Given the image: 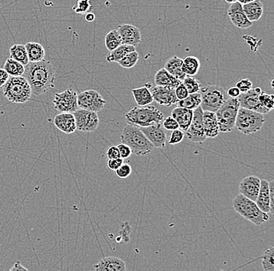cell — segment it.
<instances>
[{
	"label": "cell",
	"mask_w": 274,
	"mask_h": 271,
	"mask_svg": "<svg viewBox=\"0 0 274 271\" xmlns=\"http://www.w3.org/2000/svg\"><path fill=\"white\" fill-rule=\"evenodd\" d=\"M24 67L23 77L28 81L34 95L39 96L55 87V68L49 61L29 62Z\"/></svg>",
	"instance_id": "1"
},
{
	"label": "cell",
	"mask_w": 274,
	"mask_h": 271,
	"mask_svg": "<svg viewBox=\"0 0 274 271\" xmlns=\"http://www.w3.org/2000/svg\"><path fill=\"white\" fill-rule=\"evenodd\" d=\"M121 141L122 143L129 146L134 155H148L154 149V145L144 135L140 127L128 124L122 130Z\"/></svg>",
	"instance_id": "2"
},
{
	"label": "cell",
	"mask_w": 274,
	"mask_h": 271,
	"mask_svg": "<svg viewBox=\"0 0 274 271\" xmlns=\"http://www.w3.org/2000/svg\"><path fill=\"white\" fill-rule=\"evenodd\" d=\"M233 208L238 214L250 221L256 226L262 225L269 221L268 213L261 210L254 201L248 199L242 194H238L233 199Z\"/></svg>",
	"instance_id": "3"
},
{
	"label": "cell",
	"mask_w": 274,
	"mask_h": 271,
	"mask_svg": "<svg viewBox=\"0 0 274 271\" xmlns=\"http://www.w3.org/2000/svg\"><path fill=\"white\" fill-rule=\"evenodd\" d=\"M128 125L134 126L148 127L161 123L164 120V114L154 105L135 106L125 114Z\"/></svg>",
	"instance_id": "4"
},
{
	"label": "cell",
	"mask_w": 274,
	"mask_h": 271,
	"mask_svg": "<svg viewBox=\"0 0 274 271\" xmlns=\"http://www.w3.org/2000/svg\"><path fill=\"white\" fill-rule=\"evenodd\" d=\"M32 91L23 76L11 77L4 86V95L12 103H24L31 98Z\"/></svg>",
	"instance_id": "5"
},
{
	"label": "cell",
	"mask_w": 274,
	"mask_h": 271,
	"mask_svg": "<svg viewBox=\"0 0 274 271\" xmlns=\"http://www.w3.org/2000/svg\"><path fill=\"white\" fill-rule=\"evenodd\" d=\"M265 123L264 115L261 113L240 107L237 114L235 128L245 135H250L260 131Z\"/></svg>",
	"instance_id": "6"
},
{
	"label": "cell",
	"mask_w": 274,
	"mask_h": 271,
	"mask_svg": "<svg viewBox=\"0 0 274 271\" xmlns=\"http://www.w3.org/2000/svg\"><path fill=\"white\" fill-rule=\"evenodd\" d=\"M240 108L238 98H227L216 114L220 132L228 133L235 128L237 114Z\"/></svg>",
	"instance_id": "7"
},
{
	"label": "cell",
	"mask_w": 274,
	"mask_h": 271,
	"mask_svg": "<svg viewBox=\"0 0 274 271\" xmlns=\"http://www.w3.org/2000/svg\"><path fill=\"white\" fill-rule=\"evenodd\" d=\"M199 94L202 111L217 112L226 100L225 89L219 85H208L201 87Z\"/></svg>",
	"instance_id": "8"
},
{
	"label": "cell",
	"mask_w": 274,
	"mask_h": 271,
	"mask_svg": "<svg viewBox=\"0 0 274 271\" xmlns=\"http://www.w3.org/2000/svg\"><path fill=\"white\" fill-rule=\"evenodd\" d=\"M77 104L81 109L98 113L104 109L106 101L99 92L90 89L77 95Z\"/></svg>",
	"instance_id": "9"
},
{
	"label": "cell",
	"mask_w": 274,
	"mask_h": 271,
	"mask_svg": "<svg viewBox=\"0 0 274 271\" xmlns=\"http://www.w3.org/2000/svg\"><path fill=\"white\" fill-rule=\"evenodd\" d=\"M185 132L189 140L196 143H203L208 139L204 133L203 111L200 105L194 110L190 125Z\"/></svg>",
	"instance_id": "10"
},
{
	"label": "cell",
	"mask_w": 274,
	"mask_h": 271,
	"mask_svg": "<svg viewBox=\"0 0 274 271\" xmlns=\"http://www.w3.org/2000/svg\"><path fill=\"white\" fill-rule=\"evenodd\" d=\"M75 118L77 130L84 132H93L98 128L99 118L98 114L84 109H77L73 113Z\"/></svg>",
	"instance_id": "11"
},
{
	"label": "cell",
	"mask_w": 274,
	"mask_h": 271,
	"mask_svg": "<svg viewBox=\"0 0 274 271\" xmlns=\"http://www.w3.org/2000/svg\"><path fill=\"white\" fill-rule=\"evenodd\" d=\"M77 95L76 91L67 88L64 92L55 93L54 95V107L60 113H74L79 109L77 104Z\"/></svg>",
	"instance_id": "12"
},
{
	"label": "cell",
	"mask_w": 274,
	"mask_h": 271,
	"mask_svg": "<svg viewBox=\"0 0 274 271\" xmlns=\"http://www.w3.org/2000/svg\"><path fill=\"white\" fill-rule=\"evenodd\" d=\"M262 91L260 88H255L245 93H241L238 97L240 107L252 110L262 114H268L269 111L263 107L259 100V95Z\"/></svg>",
	"instance_id": "13"
},
{
	"label": "cell",
	"mask_w": 274,
	"mask_h": 271,
	"mask_svg": "<svg viewBox=\"0 0 274 271\" xmlns=\"http://www.w3.org/2000/svg\"><path fill=\"white\" fill-rule=\"evenodd\" d=\"M140 128L148 140L153 144L154 148H165L166 145L167 135L165 128H163L161 123L148 127H141Z\"/></svg>",
	"instance_id": "14"
},
{
	"label": "cell",
	"mask_w": 274,
	"mask_h": 271,
	"mask_svg": "<svg viewBox=\"0 0 274 271\" xmlns=\"http://www.w3.org/2000/svg\"><path fill=\"white\" fill-rule=\"evenodd\" d=\"M153 99L165 106H171L178 102V98L175 95V88L168 86H156L152 88L151 91Z\"/></svg>",
	"instance_id": "15"
},
{
	"label": "cell",
	"mask_w": 274,
	"mask_h": 271,
	"mask_svg": "<svg viewBox=\"0 0 274 271\" xmlns=\"http://www.w3.org/2000/svg\"><path fill=\"white\" fill-rule=\"evenodd\" d=\"M228 15L231 22L236 28L246 29V28H250L252 25V22L247 18L242 9V5L239 2L231 4L228 8Z\"/></svg>",
	"instance_id": "16"
},
{
	"label": "cell",
	"mask_w": 274,
	"mask_h": 271,
	"mask_svg": "<svg viewBox=\"0 0 274 271\" xmlns=\"http://www.w3.org/2000/svg\"><path fill=\"white\" fill-rule=\"evenodd\" d=\"M118 34H119L122 44L127 45L137 46L141 42V33L139 28L132 25V24H122L118 27Z\"/></svg>",
	"instance_id": "17"
},
{
	"label": "cell",
	"mask_w": 274,
	"mask_h": 271,
	"mask_svg": "<svg viewBox=\"0 0 274 271\" xmlns=\"http://www.w3.org/2000/svg\"><path fill=\"white\" fill-rule=\"evenodd\" d=\"M261 179L256 176L243 178L239 184V193L255 202L260 188Z\"/></svg>",
	"instance_id": "18"
},
{
	"label": "cell",
	"mask_w": 274,
	"mask_h": 271,
	"mask_svg": "<svg viewBox=\"0 0 274 271\" xmlns=\"http://www.w3.org/2000/svg\"><path fill=\"white\" fill-rule=\"evenodd\" d=\"M53 122L59 131L66 135L74 133L77 130L75 118L72 113H60L55 117Z\"/></svg>",
	"instance_id": "19"
},
{
	"label": "cell",
	"mask_w": 274,
	"mask_h": 271,
	"mask_svg": "<svg viewBox=\"0 0 274 271\" xmlns=\"http://www.w3.org/2000/svg\"><path fill=\"white\" fill-rule=\"evenodd\" d=\"M94 269L97 271H125V263L122 259L115 256L103 258L98 263L94 265Z\"/></svg>",
	"instance_id": "20"
},
{
	"label": "cell",
	"mask_w": 274,
	"mask_h": 271,
	"mask_svg": "<svg viewBox=\"0 0 274 271\" xmlns=\"http://www.w3.org/2000/svg\"><path fill=\"white\" fill-rule=\"evenodd\" d=\"M203 127L204 133L207 138H216L219 135V125L215 113L203 111Z\"/></svg>",
	"instance_id": "21"
},
{
	"label": "cell",
	"mask_w": 274,
	"mask_h": 271,
	"mask_svg": "<svg viewBox=\"0 0 274 271\" xmlns=\"http://www.w3.org/2000/svg\"><path fill=\"white\" fill-rule=\"evenodd\" d=\"M192 116H193V111L186 109V108L177 106L175 109L171 111V117L178 122L180 129L184 132L190 125Z\"/></svg>",
	"instance_id": "22"
},
{
	"label": "cell",
	"mask_w": 274,
	"mask_h": 271,
	"mask_svg": "<svg viewBox=\"0 0 274 271\" xmlns=\"http://www.w3.org/2000/svg\"><path fill=\"white\" fill-rule=\"evenodd\" d=\"M257 206L264 212H270V201H269V182L265 180H261L259 194L255 201Z\"/></svg>",
	"instance_id": "23"
},
{
	"label": "cell",
	"mask_w": 274,
	"mask_h": 271,
	"mask_svg": "<svg viewBox=\"0 0 274 271\" xmlns=\"http://www.w3.org/2000/svg\"><path fill=\"white\" fill-rule=\"evenodd\" d=\"M242 9L251 22L259 21L263 14V5L260 0H254L253 2L244 4Z\"/></svg>",
	"instance_id": "24"
},
{
	"label": "cell",
	"mask_w": 274,
	"mask_h": 271,
	"mask_svg": "<svg viewBox=\"0 0 274 271\" xmlns=\"http://www.w3.org/2000/svg\"><path fill=\"white\" fill-rule=\"evenodd\" d=\"M154 82L158 86H168L175 88L182 81L172 76L165 68H161L154 76Z\"/></svg>",
	"instance_id": "25"
},
{
	"label": "cell",
	"mask_w": 274,
	"mask_h": 271,
	"mask_svg": "<svg viewBox=\"0 0 274 271\" xmlns=\"http://www.w3.org/2000/svg\"><path fill=\"white\" fill-rule=\"evenodd\" d=\"M182 59L176 56L171 57L165 64V69L170 73L172 76L179 81H182L186 77L185 73L182 71Z\"/></svg>",
	"instance_id": "26"
},
{
	"label": "cell",
	"mask_w": 274,
	"mask_h": 271,
	"mask_svg": "<svg viewBox=\"0 0 274 271\" xmlns=\"http://www.w3.org/2000/svg\"><path fill=\"white\" fill-rule=\"evenodd\" d=\"M132 95L134 100L139 106H145L154 102L152 94L149 88L144 85L141 88H134L132 90Z\"/></svg>",
	"instance_id": "27"
},
{
	"label": "cell",
	"mask_w": 274,
	"mask_h": 271,
	"mask_svg": "<svg viewBox=\"0 0 274 271\" xmlns=\"http://www.w3.org/2000/svg\"><path fill=\"white\" fill-rule=\"evenodd\" d=\"M25 45L29 62H38L45 59V50L38 42H28Z\"/></svg>",
	"instance_id": "28"
},
{
	"label": "cell",
	"mask_w": 274,
	"mask_h": 271,
	"mask_svg": "<svg viewBox=\"0 0 274 271\" xmlns=\"http://www.w3.org/2000/svg\"><path fill=\"white\" fill-rule=\"evenodd\" d=\"M200 68V61L195 57L189 56L182 60V71L186 76H195Z\"/></svg>",
	"instance_id": "29"
},
{
	"label": "cell",
	"mask_w": 274,
	"mask_h": 271,
	"mask_svg": "<svg viewBox=\"0 0 274 271\" xmlns=\"http://www.w3.org/2000/svg\"><path fill=\"white\" fill-rule=\"evenodd\" d=\"M135 50V46H132V45H123V44H122V45H120L119 46L115 48L114 50L111 51V52L107 55L106 61H108V62L118 63V61H121L125 55Z\"/></svg>",
	"instance_id": "30"
},
{
	"label": "cell",
	"mask_w": 274,
	"mask_h": 271,
	"mask_svg": "<svg viewBox=\"0 0 274 271\" xmlns=\"http://www.w3.org/2000/svg\"><path fill=\"white\" fill-rule=\"evenodd\" d=\"M11 58L15 60L17 62L21 63L24 66L27 65L29 63L28 52L26 49L25 45L21 44H16L10 48Z\"/></svg>",
	"instance_id": "31"
},
{
	"label": "cell",
	"mask_w": 274,
	"mask_h": 271,
	"mask_svg": "<svg viewBox=\"0 0 274 271\" xmlns=\"http://www.w3.org/2000/svg\"><path fill=\"white\" fill-rule=\"evenodd\" d=\"M4 69L11 77H20L24 75L25 67L21 63L17 62L15 60L10 57L6 61Z\"/></svg>",
	"instance_id": "32"
},
{
	"label": "cell",
	"mask_w": 274,
	"mask_h": 271,
	"mask_svg": "<svg viewBox=\"0 0 274 271\" xmlns=\"http://www.w3.org/2000/svg\"><path fill=\"white\" fill-rule=\"evenodd\" d=\"M178 107L186 108V109L194 110L199 107L201 104V96L199 92L197 93L188 94V96L182 100H178L176 102Z\"/></svg>",
	"instance_id": "33"
},
{
	"label": "cell",
	"mask_w": 274,
	"mask_h": 271,
	"mask_svg": "<svg viewBox=\"0 0 274 271\" xmlns=\"http://www.w3.org/2000/svg\"><path fill=\"white\" fill-rule=\"evenodd\" d=\"M105 44L109 52L122 45V39L117 30H112L107 34L105 38Z\"/></svg>",
	"instance_id": "34"
},
{
	"label": "cell",
	"mask_w": 274,
	"mask_h": 271,
	"mask_svg": "<svg viewBox=\"0 0 274 271\" xmlns=\"http://www.w3.org/2000/svg\"><path fill=\"white\" fill-rule=\"evenodd\" d=\"M274 248L270 246L264 251L262 256V266L265 271L274 270Z\"/></svg>",
	"instance_id": "35"
},
{
	"label": "cell",
	"mask_w": 274,
	"mask_h": 271,
	"mask_svg": "<svg viewBox=\"0 0 274 271\" xmlns=\"http://www.w3.org/2000/svg\"><path fill=\"white\" fill-rule=\"evenodd\" d=\"M138 61H139V53L135 50L125 55L121 61H118V64L122 68L129 69V68H133Z\"/></svg>",
	"instance_id": "36"
},
{
	"label": "cell",
	"mask_w": 274,
	"mask_h": 271,
	"mask_svg": "<svg viewBox=\"0 0 274 271\" xmlns=\"http://www.w3.org/2000/svg\"><path fill=\"white\" fill-rule=\"evenodd\" d=\"M184 86L188 91V94L197 93L199 92L201 88V84L199 81L193 76H186L182 81Z\"/></svg>",
	"instance_id": "37"
},
{
	"label": "cell",
	"mask_w": 274,
	"mask_h": 271,
	"mask_svg": "<svg viewBox=\"0 0 274 271\" xmlns=\"http://www.w3.org/2000/svg\"><path fill=\"white\" fill-rule=\"evenodd\" d=\"M92 8L90 0H78L77 5L73 7V11L77 14H85L90 12Z\"/></svg>",
	"instance_id": "38"
},
{
	"label": "cell",
	"mask_w": 274,
	"mask_h": 271,
	"mask_svg": "<svg viewBox=\"0 0 274 271\" xmlns=\"http://www.w3.org/2000/svg\"><path fill=\"white\" fill-rule=\"evenodd\" d=\"M259 100L262 106L269 111H272L274 107V95H269L262 91L259 95Z\"/></svg>",
	"instance_id": "39"
},
{
	"label": "cell",
	"mask_w": 274,
	"mask_h": 271,
	"mask_svg": "<svg viewBox=\"0 0 274 271\" xmlns=\"http://www.w3.org/2000/svg\"><path fill=\"white\" fill-rule=\"evenodd\" d=\"M184 137H185V133L182 130L176 129L172 131L171 134V137H170L169 140H168V143L170 145H176V144L180 143L183 141Z\"/></svg>",
	"instance_id": "40"
},
{
	"label": "cell",
	"mask_w": 274,
	"mask_h": 271,
	"mask_svg": "<svg viewBox=\"0 0 274 271\" xmlns=\"http://www.w3.org/2000/svg\"><path fill=\"white\" fill-rule=\"evenodd\" d=\"M115 172L118 178L125 179L132 173V168L128 164H122L116 171H115Z\"/></svg>",
	"instance_id": "41"
},
{
	"label": "cell",
	"mask_w": 274,
	"mask_h": 271,
	"mask_svg": "<svg viewBox=\"0 0 274 271\" xmlns=\"http://www.w3.org/2000/svg\"><path fill=\"white\" fill-rule=\"evenodd\" d=\"M163 128L168 131H174V130L178 129L179 125L178 122L174 119L172 117H168L165 119L163 120Z\"/></svg>",
	"instance_id": "42"
},
{
	"label": "cell",
	"mask_w": 274,
	"mask_h": 271,
	"mask_svg": "<svg viewBox=\"0 0 274 271\" xmlns=\"http://www.w3.org/2000/svg\"><path fill=\"white\" fill-rule=\"evenodd\" d=\"M235 86L241 91L242 93H245V92H248L249 90L252 89V82L248 78H244V79L238 81Z\"/></svg>",
	"instance_id": "43"
},
{
	"label": "cell",
	"mask_w": 274,
	"mask_h": 271,
	"mask_svg": "<svg viewBox=\"0 0 274 271\" xmlns=\"http://www.w3.org/2000/svg\"><path fill=\"white\" fill-rule=\"evenodd\" d=\"M116 146L118 147V151H119L120 157L123 159L129 157L132 154L130 148L126 144H118Z\"/></svg>",
	"instance_id": "44"
},
{
	"label": "cell",
	"mask_w": 274,
	"mask_h": 271,
	"mask_svg": "<svg viewBox=\"0 0 274 271\" xmlns=\"http://www.w3.org/2000/svg\"><path fill=\"white\" fill-rule=\"evenodd\" d=\"M175 95H176L178 100H182L183 98H185V97L188 96V92L187 91L185 87L184 86L182 82L179 84L176 88H175Z\"/></svg>",
	"instance_id": "45"
},
{
	"label": "cell",
	"mask_w": 274,
	"mask_h": 271,
	"mask_svg": "<svg viewBox=\"0 0 274 271\" xmlns=\"http://www.w3.org/2000/svg\"><path fill=\"white\" fill-rule=\"evenodd\" d=\"M123 164L122 158H116V159H108L107 162V166L111 171H115Z\"/></svg>",
	"instance_id": "46"
},
{
	"label": "cell",
	"mask_w": 274,
	"mask_h": 271,
	"mask_svg": "<svg viewBox=\"0 0 274 271\" xmlns=\"http://www.w3.org/2000/svg\"><path fill=\"white\" fill-rule=\"evenodd\" d=\"M106 156L108 159H116L120 157L119 151L116 145H111L108 148L106 152Z\"/></svg>",
	"instance_id": "47"
},
{
	"label": "cell",
	"mask_w": 274,
	"mask_h": 271,
	"mask_svg": "<svg viewBox=\"0 0 274 271\" xmlns=\"http://www.w3.org/2000/svg\"><path fill=\"white\" fill-rule=\"evenodd\" d=\"M269 201H270V213L274 215V182H269Z\"/></svg>",
	"instance_id": "48"
},
{
	"label": "cell",
	"mask_w": 274,
	"mask_h": 271,
	"mask_svg": "<svg viewBox=\"0 0 274 271\" xmlns=\"http://www.w3.org/2000/svg\"><path fill=\"white\" fill-rule=\"evenodd\" d=\"M241 93L242 92L236 86L231 87V88H228V91H227V94H228L229 98H238L241 95Z\"/></svg>",
	"instance_id": "49"
},
{
	"label": "cell",
	"mask_w": 274,
	"mask_h": 271,
	"mask_svg": "<svg viewBox=\"0 0 274 271\" xmlns=\"http://www.w3.org/2000/svg\"><path fill=\"white\" fill-rule=\"evenodd\" d=\"M10 78L8 73L2 68H0V87H4Z\"/></svg>",
	"instance_id": "50"
},
{
	"label": "cell",
	"mask_w": 274,
	"mask_h": 271,
	"mask_svg": "<svg viewBox=\"0 0 274 271\" xmlns=\"http://www.w3.org/2000/svg\"><path fill=\"white\" fill-rule=\"evenodd\" d=\"M18 270H28V268L24 267V266L21 264V262L17 261V262H16L15 263H14L13 267H11V269H10V271Z\"/></svg>",
	"instance_id": "51"
},
{
	"label": "cell",
	"mask_w": 274,
	"mask_h": 271,
	"mask_svg": "<svg viewBox=\"0 0 274 271\" xmlns=\"http://www.w3.org/2000/svg\"><path fill=\"white\" fill-rule=\"evenodd\" d=\"M94 19H95V15L93 13L88 12L85 14V20L87 22H92V21H94Z\"/></svg>",
	"instance_id": "52"
},
{
	"label": "cell",
	"mask_w": 274,
	"mask_h": 271,
	"mask_svg": "<svg viewBox=\"0 0 274 271\" xmlns=\"http://www.w3.org/2000/svg\"><path fill=\"white\" fill-rule=\"evenodd\" d=\"M253 1L254 0H238V2H239L240 4H242V5L249 4V3L253 2Z\"/></svg>",
	"instance_id": "53"
},
{
	"label": "cell",
	"mask_w": 274,
	"mask_h": 271,
	"mask_svg": "<svg viewBox=\"0 0 274 271\" xmlns=\"http://www.w3.org/2000/svg\"><path fill=\"white\" fill-rule=\"evenodd\" d=\"M227 4H232L234 3L238 2V0H225Z\"/></svg>",
	"instance_id": "54"
},
{
	"label": "cell",
	"mask_w": 274,
	"mask_h": 271,
	"mask_svg": "<svg viewBox=\"0 0 274 271\" xmlns=\"http://www.w3.org/2000/svg\"><path fill=\"white\" fill-rule=\"evenodd\" d=\"M272 83H273V80H272V81H271V87L273 88V85H272Z\"/></svg>",
	"instance_id": "55"
}]
</instances>
